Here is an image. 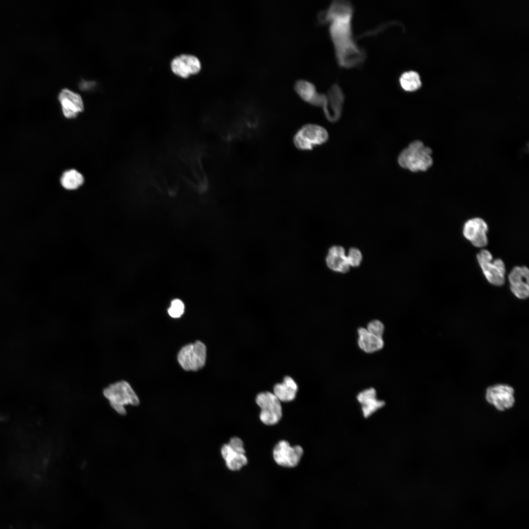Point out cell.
<instances>
[{
	"instance_id": "6da1fadb",
	"label": "cell",
	"mask_w": 529,
	"mask_h": 529,
	"mask_svg": "<svg viewBox=\"0 0 529 529\" xmlns=\"http://www.w3.org/2000/svg\"><path fill=\"white\" fill-rule=\"evenodd\" d=\"M354 8L347 0H334L318 14L320 24H329V32L338 64L350 69L360 66L366 58L365 50L354 38L352 19Z\"/></svg>"
},
{
	"instance_id": "7a4b0ae2",
	"label": "cell",
	"mask_w": 529,
	"mask_h": 529,
	"mask_svg": "<svg viewBox=\"0 0 529 529\" xmlns=\"http://www.w3.org/2000/svg\"><path fill=\"white\" fill-rule=\"evenodd\" d=\"M103 395L115 411L124 414L126 408L137 406L139 398L130 384L120 380L110 384L103 390Z\"/></svg>"
},
{
	"instance_id": "3957f363",
	"label": "cell",
	"mask_w": 529,
	"mask_h": 529,
	"mask_svg": "<svg viewBox=\"0 0 529 529\" xmlns=\"http://www.w3.org/2000/svg\"><path fill=\"white\" fill-rule=\"evenodd\" d=\"M432 150L420 141L411 142L400 153L398 161L400 166L410 171H425L433 164Z\"/></svg>"
},
{
	"instance_id": "277c9868",
	"label": "cell",
	"mask_w": 529,
	"mask_h": 529,
	"mask_svg": "<svg viewBox=\"0 0 529 529\" xmlns=\"http://www.w3.org/2000/svg\"><path fill=\"white\" fill-rule=\"evenodd\" d=\"M329 134L323 127L315 124H307L302 126L293 137L295 146L301 150H310L325 143Z\"/></svg>"
},
{
	"instance_id": "5b68a950",
	"label": "cell",
	"mask_w": 529,
	"mask_h": 529,
	"mask_svg": "<svg viewBox=\"0 0 529 529\" xmlns=\"http://www.w3.org/2000/svg\"><path fill=\"white\" fill-rule=\"evenodd\" d=\"M206 347L200 341L187 344L178 353L177 359L181 366L186 371H196L205 365Z\"/></svg>"
},
{
	"instance_id": "8992f818",
	"label": "cell",
	"mask_w": 529,
	"mask_h": 529,
	"mask_svg": "<svg viewBox=\"0 0 529 529\" xmlns=\"http://www.w3.org/2000/svg\"><path fill=\"white\" fill-rule=\"evenodd\" d=\"M256 402L261 408L260 418L264 424L274 425L281 419L282 409L280 401L274 393L269 392L260 393L257 395Z\"/></svg>"
},
{
	"instance_id": "52a82bcc",
	"label": "cell",
	"mask_w": 529,
	"mask_h": 529,
	"mask_svg": "<svg viewBox=\"0 0 529 529\" xmlns=\"http://www.w3.org/2000/svg\"><path fill=\"white\" fill-rule=\"evenodd\" d=\"M477 260L488 281L495 286H502L505 282V264L500 259L492 261V256L487 250H481L477 255Z\"/></svg>"
},
{
	"instance_id": "ba28073f",
	"label": "cell",
	"mask_w": 529,
	"mask_h": 529,
	"mask_svg": "<svg viewBox=\"0 0 529 529\" xmlns=\"http://www.w3.org/2000/svg\"><path fill=\"white\" fill-rule=\"evenodd\" d=\"M220 453L227 467L230 470H239L247 463L243 442L239 437L231 438L227 444L222 446Z\"/></svg>"
},
{
	"instance_id": "9c48e42d",
	"label": "cell",
	"mask_w": 529,
	"mask_h": 529,
	"mask_svg": "<svg viewBox=\"0 0 529 529\" xmlns=\"http://www.w3.org/2000/svg\"><path fill=\"white\" fill-rule=\"evenodd\" d=\"M303 453L300 446L291 447L288 442L282 440L274 447L273 455L275 461L279 465L293 467L298 464Z\"/></svg>"
},
{
	"instance_id": "30bf717a",
	"label": "cell",
	"mask_w": 529,
	"mask_h": 529,
	"mask_svg": "<svg viewBox=\"0 0 529 529\" xmlns=\"http://www.w3.org/2000/svg\"><path fill=\"white\" fill-rule=\"evenodd\" d=\"M486 399L497 409L504 410L514 404V390L506 385H497L488 387L486 392Z\"/></svg>"
},
{
	"instance_id": "8fae6325",
	"label": "cell",
	"mask_w": 529,
	"mask_h": 529,
	"mask_svg": "<svg viewBox=\"0 0 529 529\" xmlns=\"http://www.w3.org/2000/svg\"><path fill=\"white\" fill-rule=\"evenodd\" d=\"M488 226L481 218H474L465 223L463 234L464 237L476 247H483L487 244L486 232Z\"/></svg>"
},
{
	"instance_id": "7c38bea8",
	"label": "cell",
	"mask_w": 529,
	"mask_h": 529,
	"mask_svg": "<svg viewBox=\"0 0 529 529\" xmlns=\"http://www.w3.org/2000/svg\"><path fill=\"white\" fill-rule=\"evenodd\" d=\"M529 269L526 266H516L508 275L510 288L518 298L524 299L529 295Z\"/></svg>"
},
{
	"instance_id": "4fadbf2b",
	"label": "cell",
	"mask_w": 529,
	"mask_h": 529,
	"mask_svg": "<svg viewBox=\"0 0 529 529\" xmlns=\"http://www.w3.org/2000/svg\"><path fill=\"white\" fill-rule=\"evenodd\" d=\"M326 100L322 106L326 117L330 121L338 118L344 101V95L339 86L335 83L326 94Z\"/></svg>"
},
{
	"instance_id": "5bb4252c",
	"label": "cell",
	"mask_w": 529,
	"mask_h": 529,
	"mask_svg": "<svg viewBox=\"0 0 529 529\" xmlns=\"http://www.w3.org/2000/svg\"><path fill=\"white\" fill-rule=\"evenodd\" d=\"M64 116L67 118H74L84 109L81 96L70 90L64 89L58 96Z\"/></svg>"
},
{
	"instance_id": "9a60e30c",
	"label": "cell",
	"mask_w": 529,
	"mask_h": 529,
	"mask_svg": "<svg viewBox=\"0 0 529 529\" xmlns=\"http://www.w3.org/2000/svg\"><path fill=\"white\" fill-rule=\"evenodd\" d=\"M295 91L305 102L316 106H323L326 99V94L319 93L312 82L305 80L297 81L294 86Z\"/></svg>"
},
{
	"instance_id": "2e32d148",
	"label": "cell",
	"mask_w": 529,
	"mask_h": 529,
	"mask_svg": "<svg viewBox=\"0 0 529 529\" xmlns=\"http://www.w3.org/2000/svg\"><path fill=\"white\" fill-rule=\"evenodd\" d=\"M171 68L176 74L182 77H187L190 74L198 72L201 64L196 57L192 55L182 54L173 59Z\"/></svg>"
},
{
	"instance_id": "e0dca14e",
	"label": "cell",
	"mask_w": 529,
	"mask_h": 529,
	"mask_svg": "<svg viewBox=\"0 0 529 529\" xmlns=\"http://www.w3.org/2000/svg\"><path fill=\"white\" fill-rule=\"evenodd\" d=\"M357 399L361 405L363 416L367 418L377 410L383 407L385 402L377 397L376 391L374 388L366 389L360 392Z\"/></svg>"
},
{
	"instance_id": "ac0fdd59",
	"label": "cell",
	"mask_w": 529,
	"mask_h": 529,
	"mask_svg": "<svg viewBox=\"0 0 529 529\" xmlns=\"http://www.w3.org/2000/svg\"><path fill=\"white\" fill-rule=\"evenodd\" d=\"M326 262L329 268L334 271L344 273L349 269V264L345 256L344 250L340 246H334L329 249Z\"/></svg>"
},
{
	"instance_id": "d6986e66",
	"label": "cell",
	"mask_w": 529,
	"mask_h": 529,
	"mask_svg": "<svg viewBox=\"0 0 529 529\" xmlns=\"http://www.w3.org/2000/svg\"><path fill=\"white\" fill-rule=\"evenodd\" d=\"M358 345L366 353H373L382 349L384 345L382 337L370 332L366 329L361 327L358 330Z\"/></svg>"
},
{
	"instance_id": "ffe728a7",
	"label": "cell",
	"mask_w": 529,
	"mask_h": 529,
	"mask_svg": "<svg viewBox=\"0 0 529 529\" xmlns=\"http://www.w3.org/2000/svg\"><path fill=\"white\" fill-rule=\"evenodd\" d=\"M298 390V386L294 380L289 376L285 377L283 382L274 386V394L283 402L293 400Z\"/></svg>"
},
{
	"instance_id": "44dd1931",
	"label": "cell",
	"mask_w": 529,
	"mask_h": 529,
	"mask_svg": "<svg viewBox=\"0 0 529 529\" xmlns=\"http://www.w3.org/2000/svg\"><path fill=\"white\" fill-rule=\"evenodd\" d=\"M399 82L401 88L409 92L418 90L422 85L419 74L414 71L403 72L399 77Z\"/></svg>"
},
{
	"instance_id": "7402d4cb",
	"label": "cell",
	"mask_w": 529,
	"mask_h": 529,
	"mask_svg": "<svg viewBox=\"0 0 529 529\" xmlns=\"http://www.w3.org/2000/svg\"><path fill=\"white\" fill-rule=\"evenodd\" d=\"M62 186L69 190L78 188L84 182L83 175L77 170L72 169L65 171L60 179Z\"/></svg>"
},
{
	"instance_id": "603a6c76",
	"label": "cell",
	"mask_w": 529,
	"mask_h": 529,
	"mask_svg": "<svg viewBox=\"0 0 529 529\" xmlns=\"http://www.w3.org/2000/svg\"><path fill=\"white\" fill-rule=\"evenodd\" d=\"M185 306L183 302L179 299H175L171 302L170 307L168 312V314L173 318H179L184 312Z\"/></svg>"
},
{
	"instance_id": "cb8c5ba5",
	"label": "cell",
	"mask_w": 529,
	"mask_h": 529,
	"mask_svg": "<svg viewBox=\"0 0 529 529\" xmlns=\"http://www.w3.org/2000/svg\"><path fill=\"white\" fill-rule=\"evenodd\" d=\"M366 329L369 332L382 337L384 332V325L380 321L374 320L368 324Z\"/></svg>"
},
{
	"instance_id": "d4e9b609",
	"label": "cell",
	"mask_w": 529,
	"mask_h": 529,
	"mask_svg": "<svg viewBox=\"0 0 529 529\" xmlns=\"http://www.w3.org/2000/svg\"><path fill=\"white\" fill-rule=\"evenodd\" d=\"M349 264L357 266L359 265L361 260V255L360 251L354 248L350 249L349 255L347 257Z\"/></svg>"
}]
</instances>
